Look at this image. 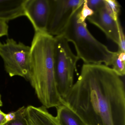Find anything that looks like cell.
<instances>
[{"instance_id": "1", "label": "cell", "mask_w": 125, "mask_h": 125, "mask_svg": "<svg viewBox=\"0 0 125 125\" xmlns=\"http://www.w3.org/2000/svg\"><path fill=\"white\" fill-rule=\"evenodd\" d=\"M62 99L86 125H125L124 82L104 64L84 63Z\"/></svg>"}, {"instance_id": "2", "label": "cell", "mask_w": 125, "mask_h": 125, "mask_svg": "<svg viewBox=\"0 0 125 125\" xmlns=\"http://www.w3.org/2000/svg\"><path fill=\"white\" fill-rule=\"evenodd\" d=\"M55 38L35 32L30 51L29 79L43 106L47 109L64 104L57 89L54 68Z\"/></svg>"}, {"instance_id": "3", "label": "cell", "mask_w": 125, "mask_h": 125, "mask_svg": "<svg viewBox=\"0 0 125 125\" xmlns=\"http://www.w3.org/2000/svg\"><path fill=\"white\" fill-rule=\"evenodd\" d=\"M82 7L72 16L61 35L68 42L73 43L77 56L85 64L111 66L114 52L94 37L88 30L85 21L79 23L77 21V13Z\"/></svg>"}, {"instance_id": "4", "label": "cell", "mask_w": 125, "mask_h": 125, "mask_svg": "<svg viewBox=\"0 0 125 125\" xmlns=\"http://www.w3.org/2000/svg\"><path fill=\"white\" fill-rule=\"evenodd\" d=\"M54 68L58 91L63 98L73 85L74 74L79 60L62 35L55 36Z\"/></svg>"}, {"instance_id": "5", "label": "cell", "mask_w": 125, "mask_h": 125, "mask_svg": "<svg viewBox=\"0 0 125 125\" xmlns=\"http://www.w3.org/2000/svg\"><path fill=\"white\" fill-rule=\"evenodd\" d=\"M31 47L12 38L0 42V57L5 70L10 77L19 76L28 80Z\"/></svg>"}, {"instance_id": "6", "label": "cell", "mask_w": 125, "mask_h": 125, "mask_svg": "<svg viewBox=\"0 0 125 125\" xmlns=\"http://www.w3.org/2000/svg\"><path fill=\"white\" fill-rule=\"evenodd\" d=\"M84 0H50V13L46 32L54 37L61 35Z\"/></svg>"}, {"instance_id": "7", "label": "cell", "mask_w": 125, "mask_h": 125, "mask_svg": "<svg viewBox=\"0 0 125 125\" xmlns=\"http://www.w3.org/2000/svg\"><path fill=\"white\" fill-rule=\"evenodd\" d=\"M25 16L32 25L35 32H46L50 13V0H25Z\"/></svg>"}, {"instance_id": "8", "label": "cell", "mask_w": 125, "mask_h": 125, "mask_svg": "<svg viewBox=\"0 0 125 125\" xmlns=\"http://www.w3.org/2000/svg\"><path fill=\"white\" fill-rule=\"evenodd\" d=\"M87 19L89 22L98 28L105 34L107 38L118 45L119 43L118 23L110 16L105 7L94 12Z\"/></svg>"}, {"instance_id": "9", "label": "cell", "mask_w": 125, "mask_h": 125, "mask_svg": "<svg viewBox=\"0 0 125 125\" xmlns=\"http://www.w3.org/2000/svg\"><path fill=\"white\" fill-rule=\"evenodd\" d=\"M26 113L30 125H60L56 117L50 113L43 106H28L26 107Z\"/></svg>"}, {"instance_id": "10", "label": "cell", "mask_w": 125, "mask_h": 125, "mask_svg": "<svg viewBox=\"0 0 125 125\" xmlns=\"http://www.w3.org/2000/svg\"><path fill=\"white\" fill-rule=\"evenodd\" d=\"M25 0H0V20L7 22L25 16Z\"/></svg>"}, {"instance_id": "11", "label": "cell", "mask_w": 125, "mask_h": 125, "mask_svg": "<svg viewBox=\"0 0 125 125\" xmlns=\"http://www.w3.org/2000/svg\"><path fill=\"white\" fill-rule=\"evenodd\" d=\"M56 108V117L60 125H86L80 117L66 104H61Z\"/></svg>"}, {"instance_id": "12", "label": "cell", "mask_w": 125, "mask_h": 125, "mask_svg": "<svg viewBox=\"0 0 125 125\" xmlns=\"http://www.w3.org/2000/svg\"><path fill=\"white\" fill-rule=\"evenodd\" d=\"M111 66L113 70L119 76L123 77L125 74V52L120 51L114 52Z\"/></svg>"}, {"instance_id": "13", "label": "cell", "mask_w": 125, "mask_h": 125, "mask_svg": "<svg viewBox=\"0 0 125 125\" xmlns=\"http://www.w3.org/2000/svg\"><path fill=\"white\" fill-rule=\"evenodd\" d=\"M14 119L8 121L3 125H30L26 113V108L22 107L15 112Z\"/></svg>"}, {"instance_id": "14", "label": "cell", "mask_w": 125, "mask_h": 125, "mask_svg": "<svg viewBox=\"0 0 125 125\" xmlns=\"http://www.w3.org/2000/svg\"><path fill=\"white\" fill-rule=\"evenodd\" d=\"M105 7L112 18L116 21L119 20L120 5L116 0H105Z\"/></svg>"}, {"instance_id": "15", "label": "cell", "mask_w": 125, "mask_h": 125, "mask_svg": "<svg viewBox=\"0 0 125 125\" xmlns=\"http://www.w3.org/2000/svg\"><path fill=\"white\" fill-rule=\"evenodd\" d=\"M94 13V12L88 6L86 0H85L82 8L77 13V21L79 23L85 22L87 18L92 16Z\"/></svg>"}, {"instance_id": "16", "label": "cell", "mask_w": 125, "mask_h": 125, "mask_svg": "<svg viewBox=\"0 0 125 125\" xmlns=\"http://www.w3.org/2000/svg\"><path fill=\"white\" fill-rule=\"evenodd\" d=\"M86 2L88 7L94 12L105 5V0H86Z\"/></svg>"}, {"instance_id": "17", "label": "cell", "mask_w": 125, "mask_h": 125, "mask_svg": "<svg viewBox=\"0 0 125 125\" xmlns=\"http://www.w3.org/2000/svg\"><path fill=\"white\" fill-rule=\"evenodd\" d=\"M118 35H119V43L118 44V51L125 52V38L123 28L120 21L118 23Z\"/></svg>"}, {"instance_id": "18", "label": "cell", "mask_w": 125, "mask_h": 125, "mask_svg": "<svg viewBox=\"0 0 125 125\" xmlns=\"http://www.w3.org/2000/svg\"><path fill=\"white\" fill-rule=\"evenodd\" d=\"M9 26L8 22L0 20V38L8 35Z\"/></svg>"}, {"instance_id": "19", "label": "cell", "mask_w": 125, "mask_h": 125, "mask_svg": "<svg viewBox=\"0 0 125 125\" xmlns=\"http://www.w3.org/2000/svg\"><path fill=\"white\" fill-rule=\"evenodd\" d=\"M6 114L3 112L0 109V125H3L7 122L6 119Z\"/></svg>"}, {"instance_id": "20", "label": "cell", "mask_w": 125, "mask_h": 125, "mask_svg": "<svg viewBox=\"0 0 125 125\" xmlns=\"http://www.w3.org/2000/svg\"><path fill=\"white\" fill-rule=\"evenodd\" d=\"M15 116V112H12L10 113L9 114H6V121L8 122L14 118Z\"/></svg>"}, {"instance_id": "21", "label": "cell", "mask_w": 125, "mask_h": 125, "mask_svg": "<svg viewBox=\"0 0 125 125\" xmlns=\"http://www.w3.org/2000/svg\"><path fill=\"white\" fill-rule=\"evenodd\" d=\"M2 105V100H1V96L0 95V107Z\"/></svg>"}]
</instances>
